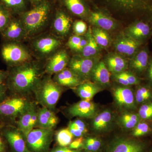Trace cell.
I'll return each mask as SVG.
<instances>
[{"label":"cell","mask_w":152,"mask_h":152,"mask_svg":"<svg viewBox=\"0 0 152 152\" xmlns=\"http://www.w3.org/2000/svg\"><path fill=\"white\" fill-rule=\"evenodd\" d=\"M39 68L34 63L16 66L9 72L7 79L8 88L16 94L34 91L39 82Z\"/></svg>","instance_id":"cell-1"},{"label":"cell","mask_w":152,"mask_h":152,"mask_svg":"<svg viewBox=\"0 0 152 152\" xmlns=\"http://www.w3.org/2000/svg\"><path fill=\"white\" fill-rule=\"evenodd\" d=\"M50 10V3L44 1L22 15L20 20L24 27L26 35L34 34L45 26L48 19Z\"/></svg>","instance_id":"cell-2"},{"label":"cell","mask_w":152,"mask_h":152,"mask_svg":"<svg viewBox=\"0 0 152 152\" xmlns=\"http://www.w3.org/2000/svg\"><path fill=\"white\" fill-rule=\"evenodd\" d=\"M34 91L38 102L50 110L54 109L62 93L61 86L50 79L39 82Z\"/></svg>","instance_id":"cell-3"},{"label":"cell","mask_w":152,"mask_h":152,"mask_svg":"<svg viewBox=\"0 0 152 152\" xmlns=\"http://www.w3.org/2000/svg\"><path fill=\"white\" fill-rule=\"evenodd\" d=\"M53 132L50 129H33L26 137V142L31 152H49Z\"/></svg>","instance_id":"cell-4"},{"label":"cell","mask_w":152,"mask_h":152,"mask_svg":"<svg viewBox=\"0 0 152 152\" xmlns=\"http://www.w3.org/2000/svg\"><path fill=\"white\" fill-rule=\"evenodd\" d=\"M107 7L125 14L152 12V0H102Z\"/></svg>","instance_id":"cell-5"},{"label":"cell","mask_w":152,"mask_h":152,"mask_svg":"<svg viewBox=\"0 0 152 152\" xmlns=\"http://www.w3.org/2000/svg\"><path fill=\"white\" fill-rule=\"evenodd\" d=\"M1 56L8 64L18 66L29 59L28 52L21 45L15 42H7L1 48Z\"/></svg>","instance_id":"cell-6"},{"label":"cell","mask_w":152,"mask_h":152,"mask_svg":"<svg viewBox=\"0 0 152 152\" xmlns=\"http://www.w3.org/2000/svg\"><path fill=\"white\" fill-rule=\"evenodd\" d=\"M30 103L20 97L6 99L0 103V118L13 119L20 116L27 108Z\"/></svg>","instance_id":"cell-7"},{"label":"cell","mask_w":152,"mask_h":152,"mask_svg":"<svg viewBox=\"0 0 152 152\" xmlns=\"http://www.w3.org/2000/svg\"><path fill=\"white\" fill-rule=\"evenodd\" d=\"M1 134L13 152H31L27 146L25 137L18 128L6 127L3 129Z\"/></svg>","instance_id":"cell-8"},{"label":"cell","mask_w":152,"mask_h":152,"mask_svg":"<svg viewBox=\"0 0 152 152\" xmlns=\"http://www.w3.org/2000/svg\"><path fill=\"white\" fill-rule=\"evenodd\" d=\"M19 117L18 129L26 139L29 133L36 126L37 121L38 111L34 104L30 103L27 108Z\"/></svg>","instance_id":"cell-9"},{"label":"cell","mask_w":152,"mask_h":152,"mask_svg":"<svg viewBox=\"0 0 152 152\" xmlns=\"http://www.w3.org/2000/svg\"><path fill=\"white\" fill-rule=\"evenodd\" d=\"M96 64L93 57L87 58L81 56L74 57L69 63L70 69L81 79L91 74Z\"/></svg>","instance_id":"cell-10"},{"label":"cell","mask_w":152,"mask_h":152,"mask_svg":"<svg viewBox=\"0 0 152 152\" xmlns=\"http://www.w3.org/2000/svg\"><path fill=\"white\" fill-rule=\"evenodd\" d=\"M141 44L140 41L125 34L119 36L116 39L114 47L117 52L120 53L131 56L136 53Z\"/></svg>","instance_id":"cell-11"},{"label":"cell","mask_w":152,"mask_h":152,"mask_svg":"<svg viewBox=\"0 0 152 152\" xmlns=\"http://www.w3.org/2000/svg\"><path fill=\"white\" fill-rule=\"evenodd\" d=\"M144 146L131 139L118 138L112 142L107 152H142Z\"/></svg>","instance_id":"cell-12"},{"label":"cell","mask_w":152,"mask_h":152,"mask_svg":"<svg viewBox=\"0 0 152 152\" xmlns=\"http://www.w3.org/2000/svg\"><path fill=\"white\" fill-rule=\"evenodd\" d=\"M1 34L2 37L7 42H16L26 35L24 27L20 20L13 18Z\"/></svg>","instance_id":"cell-13"},{"label":"cell","mask_w":152,"mask_h":152,"mask_svg":"<svg viewBox=\"0 0 152 152\" xmlns=\"http://www.w3.org/2000/svg\"><path fill=\"white\" fill-rule=\"evenodd\" d=\"M89 21L95 27L105 31H111L116 27V23L113 19L101 11L92 12Z\"/></svg>","instance_id":"cell-14"},{"label":"cell","mask_w":152,"mask_h":152,"mask_svg":"<svg viewBox=\"0 0 152 152\" xmlns=\"http://www.w3.org/2000/svg\"><path fill=\"white\" fill-rule=\"evenodd\" d=\"M90 101L82 100L74 104L69 108V113L74 117L91 118L93 116L96 112V107Z\"/></svg>","instance_id":"cell-15"},{"label":"cell","mask_w":152,"mask_h":152,"mask_svg":"<svg viewBox=\"0 0 152 152\" xmlns=\"http://www.w3.org/2000/svg\"><path fill=\"white\" fill-rule=\"evenodd\" d=\"M69 62V56L64 50L60 51L54 55L49 61L46 71L49 74H56L65 69Z\"/></svg>","instance_id":"cell-16"},{"label":"cell","mask_w":152,"mask_h":152,"mask_svg":"<svg viewBox=\"0 0 152 152\" xmlns=\"http://www.w3.org/2000/svg\"><path fill=\"white\" fill-rule=\"evenodd\" d=\"M54 81L60 86L68 87L77 86L82 83L81 78L70 69H64L56 74Z\"/></svg>","instance_id":"cell-17"},{"label":"cell","mask_w":152,"mask_h":152,"mask_svg":"<svg viewBox=\"0 0 152 152\" xmlns=\"http://www.w3.org/2000/svg\"><path fill=\"white\" fill-rule=\"evenodd\" d=\"M114 96L117 103L121 107L129 108L134 106V94L132 90L128 88H117L114 91Z\"/></svg>","instance_id":"cell-18"},{"label":"cell","mask_w":152,"mask_h":152,"mask_svg":"<svg viewBox=\"0 0 152 152\" xmlns=\"http://www.w3.org/2000/svg\"><path fill=\"white\" fill-rule=\"evenodd\" d=\"M61 45L59 40L51 37H46L37 40L34 46L39 53L43 55H48L54 51Z\"/></svg>","instance_id":"cell-19"},{"label":"cell","mask_w":152,"mask_h":152,"mask_svg":"<svg viewBox=\"0 0 152 152\" xmlns=\"http://www.w3.org/2000/svg\"><path fill=\"white\" fill-rule=\"evenodd\" d=\"M72 20L63 11H58L56 14L53 24L55 31L61 35H65L69 31Z\"/></svg>","instance_id":"cell-20"},{"label":"cell","mask_w":152,"mask_h":152,"mask_svg":"<svg viewBox=\"0 0 152 152\" xmlns=\"http://www.w3.org/2000/svg\"><path fill=\"white\" fill-rule=\"evenodd\" d=\"M94 80L100 84H108L110 82V73L105 64L102 61L96 64L91 72Z\"/></svg>","instance_id":"cell-21"},{"label":"cell","mask_w":152,"mask_h":152,"mask_svg":"<svg viewBox=\"0 0 152 152\" xmlns=\"http://www.w3.org/2000/svg\"><path fill=\"white\" fill-rule=\"evenodd\" d=\"M107 64L109 71L115 74L124 72L127 66L126 61L118 55H113L107 59Z\"/></svg>","instance_id":"cell-22"},{"label":"cell","mask_w":152,"mask_h":152,"mask_svg":"<svg viewBox=\"0 0 152 152\" xmlns=\"http://www.w3.org/2000/svg\"><path fill=\"white\" fill-rule=\"evenodd\" d=\"M150 31L148 25L143 22H140L128 28L126 34L139 40L140 39L147 37L149 34Z\"/></svg>","instance_id":"cell-23"},{"label":"cell","mask_w":152,"mask_h":152,"mask_svg":"<svg viewBox=\"0 0 152 152\" xmlns=\"http://www.w3.org/2000/svg\"><path fill=\"white\" fill-rule=\"evenodd\" d=\"M100 88L99 87L91 83H81L78 86L77 91L78 95L83 100H91Z\"/></svg>","instance_id":"cell-24"},{"label":"cell","mask_w":152,"mask_h":152,"mask_svg":"<svg viewBox=\"0 0 152 152\" xmlns=\"http://www.w3.org/2000/svg\"><path fill=\"white\" fill-rule=\"evenodd\" d=\"M66 7L74 15L82 18L87 15V10L82 0H64Z\"/></svg>","instance_id":"cell-25"},{"label":"cell","mask_w":152,"mask_h":152,"mask_svg":"<svg viewBox=\"0 0 152 152\" xmlns=\"http://www.w3.org/2000/svg\"><path fill=\"white\" fill-rule=\"evenodd\" d=\"M86 35L88 38V43L81 52V56L87 58H92L99 52V47L93 37L91 29L90 28L89 29Z\"/></svg>","instance_id":"cell-26"},{"label":"cell","mask_w":152,"mask_h":152,"mask_svg":"<svg viewBox=\"0 0 152 152\" xmlns=\"http://www.w3.org/2000/svg\"><path fill=\"white\" fill-rule=\"evenodd\" d=\"M112 118V114L108 110H105L99 114L93 121V127L97 131L104 130L110 124Z\"/></svg>","instance_id":"cell-27"},{"label":"cell","mask_w":152,"mask_h":152,"mask_svg":"<svg viewBox=\"0 0 152 152\" xmlns=\"http://www.w3.org/2000/svg\"><path fill=\"white\" fill-rule=\"evenodd\" d=\"M148 56L146 51L139 52L131 61V67L138 72H142L146 68L148 64Z\"/></svg>","instance_id":"cell-28"},{"label":"cell","mask_w":152,"mask_h":152,"mask_svg":"<svg viewBox=\"0 0 152 152\" xmlns=\"http://www.w3.org/2000/svg\"><path fill=\"white\" fill-rule=\"evenodd\" d=\"M91 30L93 37L99 47L105 48L109 45L110 37L106 31L96 27L93 28Z\"/></svg>","instance_id":"cell-29"},{"label":"cell","mask_w":152,"mask_h":152,"mask_svg":"<svg viewBox=\"0 0 152 152\" xmlns=\"http://www.w3.org/2000/svg\"><path fill=\"white\" fill-rule=\"evenodd\" d=\"M0 4L12 13L21 12L26 7L25 0H0Z\"/></svg>","instance_id":"cell-30"},{"label":"cell","mask_w":152,"mask_h":152,"mask_svg":"<svg viewBox=\"0 0 152 152\" xmlns=\"http://www.w3.org/2000/svg\"><path fill=\"white\" fill-rule=\"evenodd\" d=\"M73 137L69 129H63L57 133L56 139L59 146L66 147L71 143Z\"/></svg>","instance_id":"cell-31"},{"label":"cell","mask_w":152,"mask_h":152,"mask_svg":"<svg viewBox=\"0 0 152 152\" xmlns=\"http://www.w3.org/2000/svg\"><path fill=\"white\" fill-rule=\"evenodd\" d=\"M140 116L134 113H126L122 116L121 122L124 127L131 129L135 127L139 124Z\"/></svg>","instance_id":"cell-32"},{"label":"cell","mask_w":152,"mask_h":152,"mask_svg":"<svg viewBox=\"0 0 152 152\" xmlns=\"http://www.w3.org/2000/svg\"><path fill=\"white\" fill-rule=\"evenodd\" d=\"M12 18V13L0 4V34L7 28Z\"/></svg>","instance_id":"cell-33"},{"label":"cell","mask_w":152,"mask_h":152,"mask_svg":"<svg viewBox=\"0 0 152 152\" xmlns=\"http://www.w3.org/2000/svg\"><path fill=\"white\" fill-rule=\"evenodd\" d=\"M35 127L42 129H53L50 121L42 108L38 111L37 121Z\"/></svg>","instance_id":"cell-34"},{"label":"cell","mask_w":152,"mask_h":152,"mask_svg":"<svg viewBox=\"0 0 152 152\" xmlns=\"http://www.w3.org/2000/svg\"><path fill=\"white\" fill-rule=\"evenodd\" d=\"M140 118L148 119L152 118V103L145 104L140 108L139 111Z\"/></svg>","instance_id":"cell-35"},{"label":"cell","mask_w":152,"mask_h":152,"mask_svg":"<svg viewBox=\"0 0 152 152\" xmlns=\"http://www.w3.org/2000/svg\"><path fill=\"white\" fill-rule=\"evenodd\" d=\"M133 131L132 135L135 137H141L146 134L149 131V127L146 123H139Z\"/></svg>","instance_id":"cell-36"},{"label":"cell","mask_w":152,"mask_h":152,"mask_svg":"<svg viewBox=\"0 0 152 152\" xmlns=\"http://www.w3.org/2000/svg\"><path fill=\"white\" fill-rule=\"evenodd\" d=\"M151 96L149 90L144 87H141L137 91L136 95V100L137 102L142 103L149 99Z\"/></svg>","instance_id":"cell-37"},{"label":"cell","mask_w":152,"mask_h":152,"mask_svg":"<svg viewBox=\"0 0 152 152\" xmlns=\"http://www.w3.org/2000/svg\"><path fill=\"white\" fill-rule=\"evenodd\" d=\"M73 29L76 35L78 36L82 35L86 31V24L83 21H77L74 24Z\"/></svg>","instance_id":"cell-38"},{"label":"cell","mask_w":152,"mask_h":152,"mask_svg":"<svg viewBox=\"0 0 152 152\" xmlns=\"http://www.w3.org/2000/svg\"><path fill=\"white\" fill-rule=\"evenodd\" d=\"M82 38V37L80 36L77 35L72 36L68 41L67 43L68 46L74 50L75 48L78 45L80 42Z\"/></svg>","instance_id":"cell-39"},{"label":"cell","mask_w":152,"mask_h":152,"mask_svg":"<svg viewBox=\"0 0 152 152\" xmlns=\"http://www.w3.org/2000/svg\"><path fill=\"white\" fill-rule=\"evenodd\" d=\"M121 73L129 83V85H136L139 83L138 80L132 74L125 72H123Z\"/></svg>","instance_id":"cell-40"},{"label":"cell","mask_w":152,"mask_h":152,"mask_svg":"<svg viewBox=\"0 0 152 152\" xmlns=\"http://www.w3.org/2000/svg\"><path fill=\"white\" fill-rule=\"evenodd\" d=\"M84 140L83 137H80L74 141L72 142L69 145V148L72 149L78 150L83 147Z\"/></svg>","instance_id":"cell-41"},{"label":"cell","mask_w":152,"mask_h":152,"mask_svg":"<svg viewBox=\"0 0 152 152\" xmlns=\"http://www.w3.org/2000/svg\"><path fill=\"white\" fill-rule=\"evenodd\" d=\"M69 125L75 127L77 129H78L79 130L83 132L84 134H85L88 132V130L86 127V125L81 120H76V121H74L73 122H70Z\"/></svg>","instance_id":"cell-42"},{"label":"cell","mask_w":152,"mask_h":152,"mask_svg":"<svg viewBox=\"0 0 152 152\" xmlns=\"http://www.w3.org/2000/svg\"><path fill=\"white\" fill-rule=\"evenodd\" d=\"M87 141L89 142L92 148V152H96L98 151L100 148L101 142L99 140L96 138L89 137L86 139Z\"/></svg>","instance_id":"cell-43"},{"label":"cell","mask_w":152,"mask_h":152,"mask_svg":"<svg viewBox=\"0 0 152 152\" xmlns=\"http://www.w3.org/2000/svg\"><path fill=\"white\" fill-rule=\"evenodd\" d=\"M49 152H81L80 150L72 149L66 147H57Z\"/></svg>","instance_id":"cell-44"},{"label":"cell","mask_w":152,"mask_h":152,"mask_svg":"<svg viewBox=\"0 0 152 152\" xmlns=\"http://www.w3.org/2000/svg\"><path fill=\"white\" fill-rule=\"evenodd\" d=\"M88 42V38L86 35L85 37H82L80 42L78 45L75 48L74 50L76 52H81L83 49L86 45Z\"/></svg>","instance_id":"cell-45"},{"label":"cell","mask_w":152,"mask_h":152,"mask_svg":"<svg viewBox=\"0 0 152 152\" xmlns=\"http://www.w3.org/2000/svg\"><path fill=\"white\" fill-rule=\"evenodd\" d=\"M8 143L6 139L1 134H0V152H8Z\"/></svg>","instance_id":"cell-46"},{"label":"cell","mask_w":152,"mask_h":152,"mask_svg":"<svg viewBox=\"0 0 152 152\" xmlns=\"http://www.w3.org/2000/svg\"><path fill=\"white\" fill-rule=\"evenodd\" d=\"M8 88L7 85L3 83L0 85V103L6 99V95Z\"/></svg>","instance_id":"cell-47"},{"label":"cell","mask_w":152,"mask_h":152,"mask_svg":"<svg viewBox=\"0 0 152 152\" xmlns=\"http://www.w3.org/2000/svg\"><path fill=\"white\" fill-rule=\"evenodd\" d=\"M69 129L72 134L73 135L77 137L78 138L80 137H81L83 134H84L81 131L79 130L78 129H77V128L71 126L70 125H69Z\"/></svg>","instance_id":"cell-48"},{"label":"cell","mask_w":152,"mask_h":152,"mask_svg":"<svg viewBox=\"0 0 152 152\" xmlns=\"http://www.w3.org/2000/svg\"><path fill=\"white\" fill-rule=\"evenodd\" d=\"M115 78L117 81L120 83V84H121L125 86H129V83L127 81L126 78L123 76L121 73L119 74H115Z\"/></svg>","instance_id":"cell-49"},{"label":"cell","mask_w":152,"mask_h":152,"mask_svg":"<svg viewBox=\"0 0 152 152\" xmlns=\"http://www.w3.org/2000/svg\"><path fill=\"white\" fill-rule=\"evenodd\" d=\"M9 71L0 70V85L4 83L7 80L9 75Z\"/></svg>","instance_id":"cell-50"},{"label":"cell","mask_w":152,"mask_h":152,"mask_svg":"<svg viewBox=\"0 0 152 152\" xmlns=\"http://www.w3.org/2000/svg\"><path fill=\"white\" fill-rule=\"evenodd\" d=\"M148 72L150 78H151V80H152V61L151 62V64H150L149 69Z\"/></svg>","instance_id":"cell-51"},{"label":"cell","mask_w":152,"mask_h":152,"mask_svg":"<svg viewBox=\"0 0 152 152\" xmlns=\"http://www.w3.org/2000/svg\"><path fill=\"white\" fill-rule=\"evenodd\" d=\"M31 1L34 4H37L44 1L43 0H31Z\"/></svg>","instance_id":"cell-52"},{"label":"cell","mask_w":152,"mask_h":152,"mask_svg":"<svg viewBox=\"0 0 152 152\" xmlns=\"http://www.w3.org/2000/svg\"><path fill=\"white\" fill-rule=\"evenodd\" d=\"M89 1H91V0H89Z\"/></svg>","instance_id":"cell-53"}]
</instances>
